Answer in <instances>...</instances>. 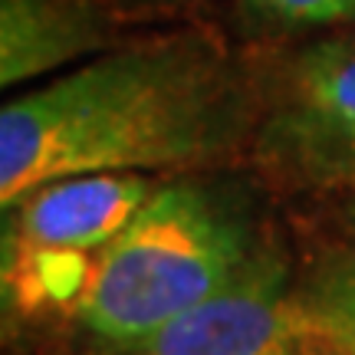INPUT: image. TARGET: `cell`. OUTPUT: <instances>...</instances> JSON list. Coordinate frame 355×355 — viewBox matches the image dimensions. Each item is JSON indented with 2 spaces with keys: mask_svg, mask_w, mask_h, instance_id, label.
<instances>
[{
  "mask_svg": "<svg viewBox=\"0 0 355 355\" xmlns=\"http://www.w3.org/2000/svg\"><path fill=\"white\" fill-rule=\"evenodd\" d=\"M260 76L204 30L102 53L0 112V204L73 175L214 171L250 152Z\"/></svg>",
  "mask_w": 355,
  "mask_h": 355,
  "instance_id": "6da1fadb",
  "label": "cell"
},
{
  "mask_svg": "<svg viewBox=\"0 0 355 355\" xmlns=\"http://www.w3.org/2000/svg\"><path fill=\"white\" fill-rule=\"evenodd\" d=\"M270 237L250 178L191 171L155 184L109 247L73 306L83 329L122 352L217 293Z\"/></svg>",
  "mask_w": 355,
  "mask_h": 355,
  "instance_id": "7a4b0ae2",
  "label": "cell"
},
{
  "mask_svg": "<svg viewBox=\"0 0 355 355\" xmlns=\"http://www.w3.org/2000/svg\"><path fill=\"white\" fill-rule=\"evenodd\" d=\"M290 349H293V345H290ZM277 355H279V352H277Z\"/></svg>",
  "mask_w": 355,
  "mask_h": 355,
  "instance_id": "4fadbf2b",
  "label": "cell"
},
{
  "mask_svg": "<svg viewBox=\"0 0 355 355\" xmlns=\"http://www.w3.org/2000/svg\"><path fill=\"white\" fill-rule=\"evenodd\" d=\"M152 178L105 171V175L56 178L26 191L13 211L7 243L30 250L99 254L128 227V220L152 198Z\"/></svg>",
  "mask_w": 355,
  "mask_h": 355,
  "instance_id": "5b68a950",
  "label": "cell"
},
{
  "mask_svg": "<svg viewBox=\"0 0 355 355\" xmlns=\"http://www.w3.org/2000/svg\"><path fill=\"white\" fill-rule=\"evenodd\" d=\"M303 343H306V339H303ZM279 355H296V345H293V349H283Z\"/></svg>",
  "mask_w": 355,
  "mask_h": 355,
  "instance_id": "7c38bea8",
  "label": "cell"
},
{
  "mask_svg": "<svg viewBox=\"0 0 355 355\" xmlns=\"http://www.w3.org/2000/svg\"><path fill=\"white\" fill-rule=\"evenodd\" d=\"M306 355H339V352H336V349L329 345V352H306Z\"/></svg>",
  "mask_w": 355,
  "mask_h": 355,
  "instance_id": "8fae6325",
  "label": "cell"
},
{
  "mask_svg": "<svg viewBox=\"0 0 355 355\" xmlns=\"http://www.w3.org/2000/svg\"><path fill=\"white\" fill-rule=\"evenodd\" d=\"M139 3H152V7H178V3H191V0H139Z\"/></svg>",
  "mask_w": 355,
  "mask_h": 355,
  "instance_id": "30bf717a",
  "label": "cell"
},
{
  "mask_svg": "<svg viewBox=\"0 0 355 355\" xmlns=\"http://www.w3.org/2000/svg\"><path fill=\"white\" fill-rule=\"evenodd\" d=\"M109 50H115V17L105 0H0L3 89Z\"/></svg>",
  "mask_w": 355,
  "mask_h": 355,
  "instance_id": "8992f818",
  "label": "cell"
},
{
  "mask_svg": "<svg viewBox=\"0 0 355 355\" xmlns=\"http://www.w3.org/2000/svg\"><path fill=\"white\" fill-rule=\"evenodd\" d=\"M257 168L286 191H343L355 178V26L309 40L260 76Z\"/></svg>",
  "mask_w": 355,
  "mask_h": 355,
  "instance_id": "3957f363",
  "label": "cell"
},
{
  "mask_svg": "<svg viewBox=\"0 0 355 355\" xmlns=\"http://www.w3.org/2000/svg\"><path fill=\"white\" fill-rule=\"evenodd\" d=\"M296 296L313 339H322L339 355H355V257H322Z\"/></svg>",
  "mask_w": 355,
  "mask_h": 355,
  "instance_id": "52a82bcc",
  "label": "cell"
},
{
  "mask_svg": "<svg viewBox=\"0 0 355 355\" xmlns=\"http://www.w3.org/2000/svg\"><path fill=\"white\" fill-rule=\"evenodd\" d=\"M237 24L254 40L336 33L355 26V0H237Z\"/></svg>",
  "mask_w": 355,
  "mask_h": 355,
  "instance_id": "ba28073f",
  "label": "cell"
},
{
  "mask_svg": "<svg viewBox=\"0 0 355 355\" xmlns=\"http://www.w3.org/2000/svg\"><path fill=\"white\" fill-rule=\"evenodd\" d=\"M343 220L355 230V178L343 188Z\"/></svg>",
  "mask_w": 355,
  "mask_h": 355,
  "instance_id": "9c48e42d",
  "label": "cell"
},
{
  "mask_svg": "<svg viewBox=\"0 0 355 355\" xmlns=\"http://www.w3.org/2000/svg\"><path fill=\"white\" fill-rule=\"evenodd\" d=\"M296 290L279 241L266 237L217 293L115 355H277L313 336Z\"/></svg>",
  "mask_w": 355,
  "mask_h": 355,
  "instance_id": "277c9868",
  "label": "cell"
}]
</instances>
